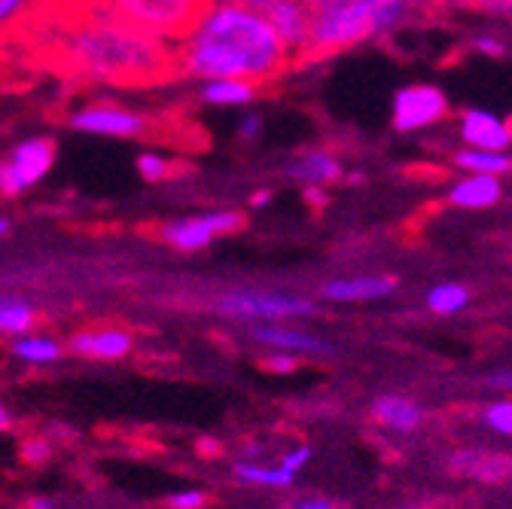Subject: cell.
I'll return each mask as SVG.
<instances>
[{"label": "cell", "instance_id": "6da1fadb", "mask_svg": "<svg viewBox=\"0 0 512 509\" xmlns=\"http://www.w3.org/2000/svg\"><path fill=\"white\" fill-rule=\"evenodd\" d=\"M293 55L272 31L266 13L232 0H211L174 46L177 74L192 80H247L266 86L290 68Z\"/></svg>", "mask_w": 512, "mask_h": 509}, {"label": "cell", "instance_id": "7a4b0ae2", "mask_svg": "<svg viewBox=\"0 0 512 509\" xmlns=\"http://www.w3.org/2000/svg\"><path fill=\"white\" fill-rule=\"evenodd\" d=\"M61 68L95 86H156L174 77V46L156 40L98 4L74 19L55 43Z\"/></svg>", "mask_w": 512, "mask_h": 509}, {"label": "cell", "instance_id": "3957f363", "mask_svg": "<svg viewBox=\"0 0 512 509\" xmlns=\"http://www.w3.org/2000/svg\"><path fill=\"white\" fill-rule=\"evenodd\" d=\"M412 0H342V4L311 13V31L302 55L324 58L366 40L391 37L406 25Z\"/></svg>", "mask_w": 512, "mask_h": 509}, {"label": "cell", "instance_id": "277c9868", "mask_svg": "<svg viewBox=\"0 0 512 509\" xmlns=\"http://www.w3.org/2000/svg\"><path fill=\"white\" fill-rule=\"evenodd\" d=\"M211 0H98V7L156 40L177 43Z\"/></svg>", "mask_w": 512, "mask_h": 509}, {"label": "cell", "instance_id": "5b68a950", "mask_svg": "<svg viewBox=\"0 0 512 509\" xmlns=\"http://www.w3.org/2000/svg\"><path fill=\"white\" fill-rule=\"evenodd\" d=\"M55 165V141L46 135H31L19 141L4 159H0V196L19 199L34 189Z\"/></svg>", "mask_w": 512, "mask_h": 509}, {"label": "cell", "instance_id": "8992f818", "mask_svg": "<svg viewBox=\"0 0 512 509\" xmlns=\"http://www.w3.org/2000/svg\"><path fill=\"white\" fill-rule=\"evenodd\" d=\"M217 311L235 321H284V317H314L317 302L290 293L238 290L217 299Z\"/></svg>", "mask_w": 512, "mask_h": 509}, {"label": "cell", "instance_id": "52a82bcc", "mask_svg": "<svg viewBox=\"0 0 512 509\" xmlns=\"http://www.w3.org/2000/svg\"><path fill=\"white\" fill-rule=\"evenodd\" d=\"M68 125L80 135H92V138H119V141H135L141 135L150 132V116L122 107L113 101H92L77 107L68 116Z\"/></svg>", "mask_w": 512, "mask_h": 509}, {"label": "cell", "instance_id": "ba28073f", "mask_svg": "<svg viewBox=\"0 0 512 509\" xmlns=\"http://www.w3.org/2000/svg\"><path fill=\"white\" fill-rule=\"evenodd\" d=\"M445 116H448V98L442 89L430 83H415V86L400 89L391 104V125L400 135L433 129Z\"/></svg>", "mask_w": 512, "mask_h": 509}, {"label": "cell", "instance_id": "9c48e42d", "mask_svg": "<svg viewBox=\"0 0 512 509\" xmlns=\"http://www.w3.org/2000/svg\"><path fill=\"white\" fill-rule=\"evenodd\" d=\"M241 226H244V217L238 211H208V214H192V217L171 220L159 229V235L174 250L196 253V250H205L214 238L232 235Z\"/></svg>", "mask_w": 512, "mask_h": 509}, {"label": "cell", "instance_id": "30bf717a", "mask_svg": "<svg viewBox=\"0 0 512 509\" xmlns=\"http://www.w3.org/2000/svg\"><path fill=\"white\" fill-rule=\"evenodd\" d=\"M461 141L467 147H476V150H491V153H506V147L512 144V129L494 116L491 110H479V107H470L461 113Z\"/></svg>", "mask_w": 512, "mask_h": 509}, {"label": "cell", "instance_id": "8fae6325", "mask_svg": "<svg viewBox=\"0 0 512 509\" xmlns=\"http://www.w3.org/2000/svg\"><path fill=\"white\" fill-rule=\"evenodd\" d=\"M266 19L293 58L305 52L308 31H311V10L302 4V0H278V4H272L266 10Z\"/></svg>", "mask_w": 512, "mask_h": 509}, {"label": "cell", "instance_id": "7c38bea8", "mask_svg": "<svg viewBox=\"0 0 512 509\" xmlns=\"http://www.w3.org/2000/svg\"><path fill=\"white\" fill-rule=\"evenodd\" d=\"M250 336L256 342H263L275 351H290V354H314V357H333V345L327 339H317L305 330L296 327H281L278 321L253 327Z\"/></svg>", "mask_w": 512, "mask_h": 509}, {"label": "cell", "instance_id": "4fadbf2b", "mask_svg": "<svg viewBox=\"0 0 512 509\" xmlns=\"http://www.w3.org/2000/svg\"><path fill=\"white\" fill-rule=\"evenodd\" d=\"M397 290V278L391 275H360V278H336L320 287V296L330 302H375Z\"/></svg>", "mask_w": 512, "mask_h": 509}, {"label": "cell", "instance_id": "5bb4252c", "mask_svg": "<svg viewBox=\"0 0 512 509\" xmlns=\"http://www.w3.org/2000/svg\"><path fill=\"white\" fill-rule=\"evenodd\" d=\"M287 174L296 177L302 186H320V189H327L330 183H336V180L345 177V168H342V162H339L336 153L314 147V150L299 153L287 165Z\"/></svg>", "mask_w": 512, "mask_h": 509}, {"label": "cell", "instance_id": "9a60e30c", "mask_svg": "<svg viewBox=\"0 0 512 509\" xmlns=\"http://www.w3.org/2000/svg\"><path fill=\"white\" fill-rule=\"evenodd\" d=\"M503 196L500 177L494 174H464L452 189H448V202L464 211H482L497 205Z\"/></svg>", "mask_w": 512, "mask_h": 509}, {"label": "cell", "instance_id": "2e32d148", "mask_svg": "<svg viewBox=\"0 0 512 509\" xmlns=\"http://www.w3.org/2000/svg\"><path fill=\"white\" fill-rule=\"evenodd\" d=\"M132 333L125 330H92V333H77L71 339V351L95 360H119L132 351Z\"/></svg>", "mask_w": 512, "mask_h": 509}, {"label": "cell", "instance_id": "e0dca14e", "mask_svg": "<svg viewBox=\"0 0 512 509\" xmlns=\"http://www.w3.org/2000/svg\"><path fill=\"white\" fill-rule=\"evenodd\" d=\"M260 89L263 86L247 83V80L223 77V80H205L199 89V98L211 107H250L260 98Z\"/></svg>", "mask_w": 512, "mask_h": 509}, {"label": "cell", "instance_id": "ac0fdd59", "mask_svg": "<svg viewBox=\"0 0 512 509\" xmlns=\"http://www.w3.org/2000/svg\"><path fill=\"white\" fill-rule=\"evenodd\" d=\"M372 415L384 424V427H391V430H415L421 424V409L406 400V397H397V394H388V397H378L372 403Z\"/></svg>", "mask_w": 512, "mask_h": 509}, {"label": "cell", "instance_id": "d6986e66", "mask_svg": "<svg viewBox=\"0 0 512 509\" xmlns=\"http://www.w3.org/2000/svg\"><path fill=\"white\" fill-rule=\"evenodd\" d=\"M37 324V311L19 296H0V336H25Z\"/></svg>", "mask_w": 512, "mask_h": 509}, {"label": "cell", "instance_id": "ffe728a7", "mask_svg": "<svg viewBox=\"0 0 512 509\" xmlns=\"http://www.w3.org/2000/svg\"><path fill=\"white\" fill-rule=\"evenodd\" d=\"M455 165L464 174H494V177H500V174L512 171L509 153H491V150H476V147H464L455 156Z\"/></svg>", "mask_w": 512, "mask_h": 509}, {"label": "cell", "instance_id": "44dd1931", "mask_svg": "<svg viewBox=\"0 0 512 509\" xmlns=\"http://www.w3.org/2000/svg\"><path fill=\"white\" fill-rule=\"evenodd\" d=\"M13 354L25 363H55L61 357V345L49 336H34V333H25V336H16L13 342Z\"/></svg>", "mask_w": 512, "mask_h": 509}, {"label": "cell", "instance_id": "7402d4cb", "mask_svg": "<svg viewBox=\"0 0 512 509\" xmlns=\"http://www.w3.org/2000/svg\"><path fill=\"white\" fill-rule=\"evenodd\" d=\"M470 302V290L464 284H436L427 293V308L433 314H458L461 308H467Z\"/></svg>", "mask_w": 512, "mask_h": 509}, {"label": "cell", "instance_id": "603a6c76", "mask_svg": "<svg viewBox=\"0 0 512 509\" xmlns=\"http://www.w3.org/2000/svg\"><path fill=\"white\" fill-rule=\"evenodd\" d=\"M235 479L247 482V485H269V488H290L293 485V473L281 470V467H260V464H235Z\"/></svg>", "mask_w": 512, "mask_h": 509}, {"label": "cell", "instance_id": "cb8c5ba5", "mask_svg": "<svg viewBox=\"0 0 512 509\" xmlns=\"http://www.w3.org/2000/svg\"><path fill=\"white\" fill-rule=\"evenodd\" d=\"M138 174H141L147 183H162V180L171 177V162H168L165 156L147 150V153L138 156Z\"/></svg>", "mask_w": 512, "mask_h": 509}, {"label": "cell", "instance_id": "d4e9b609", "mask_svg": "<svg viewBox=\"0 0 512 509\" xmlns=\"http://www.w3.org/2000/svg\"><path fill=\"white\" fill-rule=\"evenodd\" d=\"M485 424L503 436H512V400H497L485 409Z\"/></svg>", "mask_w": 512, "mask_h": 509}, {"label": "cell", "instance_id": "484cf974", "mask_svg": "<svg viewBox=\"0 0 512 509\" xmlns=\"http://www.w3.org/2000/svg\"><path fill=\"white\" fill-rule=\"evenodd\" d=\"M34 7V0H0V34Z\"/></svg>", "mask_w": 512, "mask_h": 509}, {"label": "cell", "instance_id": "4316f807", "mask_svg": "<svg viewBox=\"0 0 512 509\" xmlns=\"http://www.w3.org/2000/svg\"><path fill=\"white\" fill-rule=\"evenodd\" d=\"M260 135H263V116L260 113H244L238 119V141L253 144V141H260Z\"/></svg>", "mask_w": 512, "mask_h": 509}, {"label": "cell", "instance_id": "83f0119b", "mask_svg": "<svg viewBox=\"0 0 512 509\" xmlns=\"http://www.w3.org/2000/svg\"><path fill=\"white\" fill-rule=\"evenodd\" d=\"M49 455H52V445L46 439H40V436H34V439H28L22 445V458L28 464H43V461H49Z\"/></svg>", "mask_w": 512, "mask_h": 509}, {"label": "cell", "instance_id": "f1b7e54d", "mask_svg": "<svg viewBox=\"0 0 512 509\" xmlns=\"http://www.w3.org/2000/svg\"><path fill=\"white\" fill-rule=\"evenodd\" d=\"M205 500H208V497H205L202 491H177V494L168 497V506H171V509H202Z\"/></svg>", "mask_w": 512, "mask_h": 509}, {"label": "cell", "instance_id": "f546056e", "mask_svg": "<svg viewBox=\"0 0 512 509\" xmlns=\"http://www.w3.org/2000/svg\"><path fill=\"white\" fill-rule=\"evenodd\" d=\"M308 461H311V449H308V445H299V449H293L290 455H284V461H281L278 467L296 476V473H299V470H302Z\"/></svg>", "mask_w": 512, "mask_h": 509}, {"label": "cell", "instance_id": "4dcf8cb0", "mask_svg": "<svg viewBox=\"0 0 512 509\" xmlns=\"http://www.w3.org/2000/svg\"><path fill=\"white\" fill-rule=\"evenodd\" d=\"M263 366H266V369H272V372H293V369L299 366V354H290V351H284V354H272V357H266V360H263Z\"/></svg>", "mask_w": 512, "mask_h": 509}, {"label": "cell", "instance_id": "1f68e13d", "mask_svg": "<svg viewBox=\"0 0 512 509\" xmlns=\"http://www.w3.org/2000/svg\"><path fill=\"white\" fill-rule=\"evenodd\" d=\"M473 49H476V52H482V55H491V58H500V55L506 52L503 40H500V37H491V34L476 37V40H473Z\"/></svg>", "mask_w": 512, "mask_h": 509}, {"label": "cell", "instance_id": "d6a6232c", "mask_svg": "<svg viewBox=\"0 0 512 509\" xmlns=\"http://www.w3.org/2000/svg\"><path fill=\"white\" fill-rule=\"evenodd\" d=\"M491 388H497V391H512V369L494 372V375H491Z\"/></svg>", "mask_w": 512, "mask_h": 509}, {"label": "cell", "instance_id": "836d02e7", "mask_svg": "<svg viewBox=\"0 0 512 509\" xmlns=\"http://www.w3.org/2000/svg\"><path fill=\"white\" fill-rule=\"evenodd\" d=\"M232 4H241V7H250V10H260V13H266L272 4H278V0H232Z\"/></svg>", "mask_w": 512, "mask_h": 509}, {"label": "cell", "instance_id": "e575fe53", "mask_svg": "<svg viewBox=\"0 0 512 509\" xmlns=\"http://www.w3.org/2000/svg\"><path fill=\"white\" fill-rule=\"evenodd\" d=\"M302 4H305L311 13H320V10H330V7L342 4V0H302Z\"/></svg>", "mask_w": 512, "mask_h": 509}, {"label": "cell", "instance_id": "d590c367", "mask_svg": "<svg viewBox=\"0 0 512 509\" xmlns=\"http://www.w3.org/2000/svg\"><path fill=\"white\" fill-rule=\"evenodd\" d=\"M305 199H308V202H314V205H317V202L324 205V202H327V193H324V189H320V186H305Z\"/></svg>", "mask_w": 512, "mask_h": 509}, {"label": "cell", "instance_id": "8d00e7d4", "mask_svg": "<svg viewBox=\"0 0 512 509\" xmlns=\"http://www.w3.org/2000/svg\"><path fill=\"white\" fill-rule=\"evenodd\" d=\"M296 509H333V503H330V500L314 497V500H302V503H296Z\"/></svg>", "mask_w": 512, "mask_h": 509}, {"label": "cell", "instance_id": "74e56055", "mask_svg": "<svg viewBox=\"0 0 512 509\" xmlns=\"http://www.w3.org/2000/svg\"><path fill=\"white\" fill-rule=\"evenodd\" d=\"M269 202H272V193H269V189H260V193H253V199H250L253 208H266Z\"/></svg>", "mask_w": 512, "mask_h": 509}, {"label": "cell", "instance_id": "f35d334b", "mask_svg": "<svg viewBox=\"0 0 512 509\" xmlns=\"http://www.w3.org/2000/svg\"><path fill=\"white\" fill-rule=\"evenodd\" d=\"M28 509H52V500H46V497H37V500H31V503H28Z\"/></svg>", "mask_w": 512, "mask_h": 509}, {"label": "cell", "instance_id": "ab89813d", "mask_svg": "<svg viewBox=\"0 0 512 509\" xmlns=\"http://www.w3.org/2000/svg\"><path fill=\"white\" fill-rule=\"evenodd\" d=\"M7 427H10V412L0 406V430H7Z\"/></svg>", "mask_w": 512, "mask_h": 509}, {"label": "cell", "instance_id": "60d3db41", "mask_svg": "<svg viewBox=\"0 0 512 509\" xmlns=\"http://www.w3.org/2000/svg\"><path fill=\"white\" fill-rule=\"evenodd\" d=\"M4 235H10V220L0 217V238H4Z\"/></svg>", "mask_w": 512, "mask_h": 509}, {"label": "cell", "instance_id": "b9f144b4", "mask_svg": "<svg viewBox=\"0 0 512 509\" xmlns=\"http://www.w3.org/2000/svg\"><path fill=\"white\" fill-rule=\"evenodd\" d=\"M348 183H363V174H348Z\"/></svg>", "mask_w": 512, "mask_h": 509}, {"label": "cell", "instance_id": "7bdbcfd3", "mask_svg": "<svg viewBox=\"0 0 512 509\" xmlns=\"http://www.w3.org/2000/svg\"><path fill=\"white\" fill-rule=\"evenodd\" d=\"M74 4H77V0H74Z\"/></svg>", "mask_w": 512, "mask_h": 509}]
</instances>
